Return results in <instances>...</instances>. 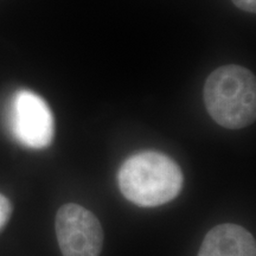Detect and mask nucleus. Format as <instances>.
I'll use <instances>...</instances> for the list:
<instances>
[{"instance_id":"obj_1","label":"nucleus","mask_w":256,"mask_h":256,"mask_svg":"<svg viewBox=\"0 0 256 256\" xmlns=\"http://www.w3.org/2000/svg\"><path fill=\"white\" fill-rule=\"evenodd\" d=\"M183 172L174 159L159 152H142L121 165L118 184L124 198L139 206L168 203L183 188Z\"/></svg>"},{"instance_id":"obj_4","label":"nucleus","mask_w":256,"mask_h":256,"mask_svg":"<svg viewBox=\"0 0 256 256\" xmlns=\"http://www.w3.org/2000/svg\"><path fill=\"white\" fill-rule=\"evenodd\" d=\"M11 128L22 145L34 150L46 148L52 142L55 133L49 104L34 92H16L11 104Z\"/></svg>"},{"instance_id":"obj_6","label":"nucleus","mask_w":256,"mask_h":256,"mask_svg":"<svg viewBox=\"0 0 256 256\" xmlns=\"http://www.w3.org/2000/svg\"><path fill=\"white\" fill-rule=\"evenodd\" d=\"M12 214V206L4 194H0V230L8 222Z\"/></svg>"},{"instance_id":"obj_5","label":"nucleus","mask_w":256,"mask_h":256,"mask_svg":"<svg viewBox=\"0 0 256 256\" xmlns=\"http://www.w3.org/2000/svg\"><path fill=\"white\" fill-rule=\"evenodd\" d=\"M198 256H256L255 238L236 224H220L203 240Z\"/></svg>"},{"instance_id":"obj_3","label":"nucleus","mask_w":256,"mask_h":256,"mask_svg":"<svg viewBox=\"0 0 256 256\" xmlns=\"http://www.w3.org/2000/svg\"><path fill=\"white\" fill-rule=\"evenodd\" d=\"M55 228L63 256L100 255L104 232L92 211L78 204H66L57 211Z\"/></svg>"},{"instance_id":"obj_7","label":"nucleus","mask_w":256,"mask_h":256,"mask_svg":"<svg viewBox=\"0 0 256 256\" xmlns=\"http://www.w3.org/2000/svg\"><path fill=\"white\" fill-rule=\"evenodd\" d=\"M232 2L246 12L254 14L256 11V0H232Z\"/></svg>"},{"instance_id":"obj_2","label":"nucleus","mask_w":256,"mask_h":256,"mask_svg":"<svg viewBox=\"0 0 256 256\" xmlns=\"http://www.w3.org/2000/svg\"><path fill=\"white\" fill-rule=\"evenodd\" d=\"M208 113L220 126L241 130L256 116V81L248 69L236 64L217 68L204 84Z\"/></svg>"}]
</instances>
